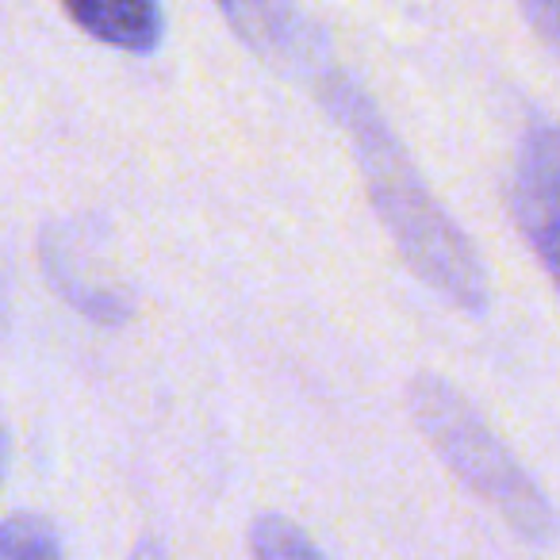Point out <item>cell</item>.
<instances>
[{"mask_svg":"<svg viewBox=\"0 0 560 560\" xmlns=\"http://www.w3.org/2000/svg\"><path fill=\"white\" fill-rule=\"evenodd\" d=\"M315 96L350 139L369 188V203L381 215L384 231H388L392 246L399 249L407 269L460 312H488L491 277L476 254L472 238L453 223V215L430 192L427 177L411 162L407 147L392 131L373 96L365 93V85L353 81L342 66H335L319 78Z\"/></svg>","mask_w":560,"mask_h":560,"instance_id":"6da1fadb","label":"cell"},{"mask_svg":"<svg viewBox=\"0 0 560 560\" xmlns=\"http://www.w3.org/2000/svg\"><path fill=\"white\" fill-rule=\"evenodd\" d=\"M407 407L430 450L480 503H488L506 522L514 537L534 549L557 545L560 514L465 392L438 373H419L407 384Z\"/></svg>","mask_w":560,"mask_h":560,"instance_id":"7a4b0ae2","label":"cell"},{"mask_svg":"<svg viewBox=\"0 0 560 560\" xmlns=\"http://www.w3.org/2000/svg\"><path fill=\"white\" fill-rule=\"evenodd\" d=\"M39 261L50 289L85 319L119 327L131 319V289L116 277L104 249L96 246V231L81 223H50L39 238Z\"/></svg>","mask_w":560,"mask_h":560,"instance_id":"3957f363","label":"cell"},{"mask_svg":"<svg viewBox=\"0 0 560 560\" xmlns=\"http://www.w3.org/2000/svg\"><path fill=\"white\" fill-rule=\"evenodd\" d=\"M215 9L242 47L284 78L315 89L323 73L335 70L323 32L289 0H215Z\"/></svg>","mask_w":560,"mask_h":560,"instance_id":"277c9868","label":"cell"},{"mask_svg":"<svg viewBox=\"0 0 560 560\" xmlns=\"http://www.w3.org/2000/svg\"><path fill=\"white\" fill-rule=\"evenodd\" d=\"M511 211L560 292V124H534L511 165Z\"/></svg>","mask_w":560,"mask_h":560,"instance_id":"5b68a950","label":"cell"},{"mask_svg":"<svg viewBox=\"0 0 560 560\" xmlns=\"http://www.w3.org/2000/svg\"><path fill=\"white\" fill-rule=\"evenodd\" d=\"M66 16L104 47L127 55H154L162 47V4L158 0H62Z\"/></svg>","mask_w":560,"mask_h":560,"instance_id":"8992f818","label":"cell"},{"mask_svg":"<svg viewBox=\"0 0 560 560\" xmlns=\"http://www.w3.org/2000/svg\"><path fill=\"white\" fill-rule=\"evenodd\" d=\"M62 552V534L43 514L20 511L0 522V560H58Z\"/></svg>","mask_w":560,"mask_h":560,"instance_id":"52a82bcc","label":"cell"},{"mask_svg":"<svg viewBox=\"0 0 560 560\" xmlns=\"http://www.w3.org/2000/svg\"><path fill=\"white\" fill-rule=\"evenodd\" d=\"M249 552L257 560H319L323 549L296 526V522L265 514L249 526Z\"/></svg>","mask_w":560,"mask_h":560,"instance_id":"ba28073f","label":"cell"},{"mask_svg":"<svg viewBox=\"0 0 560 560\" xmlns=\"http://www.w3.org/2000/svg\"><path fill=\"white\" fill-rule=\"evenodd\" d=\"M534 35L560 58V0H514Z\"/></svg>","mask_w":560,"mask_h":560,"instance_id":"9c48e42d","label":"cell"},{"mask_svg":"<svg viewBox=\"0 0 560 560\" xmlns=\"http://www.w3.org/2000/svg\"><path fill=\"white\" fill-rule=\"evenodd\" d=\"M9 457H12L9 427H4V422H0V488H4V476H9Z\"/></svg>","mask_w":560,"mask_h":560,"instance_id":"30bf717a","label":"cell"}]
</instances>
